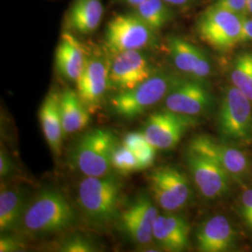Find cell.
I'll return each mask as SVG.
<instances>
[{
  "instance_id": "cell-1",
  "label": "cell",
  "mask_w": 252,
  "mask_h": 252,
  "mask_svg": "<svg viewBox=\"0 0 252 252\" xmlns=\"http://www.w3.org/2000/svg\"><path fill=\"white\" fill-rule=\"evenodd\" d=\"M76 213L63 192L55 189L41 190L25 210V230L32 234H51L67 230L74 224Z\"/></svg>"
},
{
  "instance_id": "cell-2",
  "label": "cell",
  "mask_w": 252,
  "mask_h": 252,
  "mask_svg": "<svg viewBox=\"0 0 252 252\" xmlns=\"http://www.w3.org/2000/svg\"><path fill=\"white\" fill-rule=\"evenodd\" d=\"M122 184L112 176L85 177L78 189L81 210L92 223L105 225L119 218Z\"/></svg>"
},
{
  "instance_id": "cell-3",
  "label": "cell",
  "mask_w": 252,
  "mask_h": 252,
  "mask_svg": "<svg viewBox=\"0 0 252 252\" xmlns=\"http://www.w3.org/2000/svg\"><path fill=\"white\" fill-rule=\"evenodd\" d=\"M117 140L107 129L85 133L75 143L71 153L74 166L87 177H103L112 169V153Z\"/></svg>"
},
{
  "instance_id": "cell-4",
  "label": "cell",
  "mask_w": 252,
  "mask_h": 252,
  "mask_svg": "<svg viewBox=\"0 0 252 252\" xmlns=\"http://www.w3.org/2000/svg\"><path fill=\"white\" fill-rule=\"evenodd\" d=\"M237 87L226 88L219 111V130L226 143L233 146L252 144V108Z\"/></svg>"
},
{
  "instance_id": "cell-5",
  "label": "cell",
  "mask_w": 252,
  "mask_h": 252,
  "mask_svg": "<svg viewBox=\"0 0 252 252\" xmlns=\"http://www.w3.org/2000/svg\"><path fill=\"white\" fill-rule=\"evenodd\" d=\"M179 81L167 75H154L131 90L119 92L110 98V108L117 116L131 120L166 97Z\"/></svg>"
},
{
  "instance_id": "cell-6",
  "label": "cell",
  "mask_w": 252,
  "mask_h": 252,
  "mask_svg": "<svg viewBox=\"0 0 252 252\" xmlns=\"http://www.w3.org/2000/svg\"><path fill=\"white\" fill-rule=\"evenodd\" d=\"M197 33L212 48L221 52L229 51L240 43L241 16L211 6L200 16Z\"/></svg>"
},
{
  "instance_id": "cell-7",
  "label": "cell",
  "mask_w": 252,
  "mask_h": 252,
  "mask_svg": "<svg viewBox=\"0 0 252 252\" xmlns=\"http://www.w3.org/2000/svg\"><path fill=\"white\" fill-rule=\"evenodd\" d=\"M155 202L163 210L173 212L185 207L190 197L189 180L176 167L160 166L148 177Z\"/></svg>"
},
{
  "instance_id": "cell-8",
  "label": "cell",
  "mask_w": 252,
  "mask_h": 252,
  "mask_svg": "<svg viewBox=\"0 0 252 252\" xmlns=\"http://www.w3.org/2000/svg\"><path fill=\"white\" fill-rule=\"evenodd\" d=\"M153 31L137 14H121L108 23L106 44L114 54L140 51L152 41Z\"/></svg>"
},
{
  "instance_id": "cell-9",
  "label": "cell",
  "mask_w": 252,
  "mask_h": 252,
  "mask_svg": "<svg viewBox=\"0 0 252 252\" xmlns=\"http://www.w3.org/2000/svg\"><path fill=\"white\" fill-rule=\"evenodd\" d=\"M186 160L194 183L204 197L220 198L229 191L232 178L214 158L188 148Z\"/></svg>"
},
{
  "instance_id": "cell-10",
  "label": "cell",
  "mask_w": 252,
  "mask_h": 252,
  "mask_svg": "<svg viewBox=\"0 0 252 252\" xmlns=\"http://www.w3.org/2000/svg\"><path fill=\"white\" fill-rule=\"evenodd\" d=\"M195 124L194 117L165 108L149 116L142 133L157 150H171L180 143L182 136Z\"/></svg>"
},
{
  "instance_id": "cell-11",
  "label": "cell",
  "mask_w": 252,
  "mask_h": 252,
  "mask_svg": "<svg viewBox=\"0 0 252 252\" xmlns=\"http://www.w3.org/2000/svg\"><path fill=\"white\" fill-rule=\"evenodd\" d=\"M158 210L147 194H140L119 215V226L126 236L138 246L153 242V224Z\"/></svg>"
},
{
  "instance_id": "cell-12",
  "label": "cell",
  "mask_w": 252,
  "mask_h": 252,
  "mask_svg": "<svg viewBox=\"0 0 252 252\" xmlns=\"http://www.w3.org/2000/svg\"><path fill=\"white\" fill-rule=\"evenodd\" d=\"M189 148L214 158L225 169L232 180L243 184L251 165L245 153L233 145L220 143L206 135H197L189 142Z\"/></svg>"
},
{
  "instance_id": "cell-13",
  "label": "cell",
  "mask_w": 252,
  "mask_h": 252,
  "mask_svg": "<svg viewBox=\"0 0 252 252\" xmlns=\"http://www.w3.org/2000/svg\"><path fill=\"white\" fill-rule=\"evenodd\" d=\"M152 76L150 62L140 51L116 54L109 64V84L119 92L131 90Z\"/></svg>"
},
{
  "instance_id": "cell-14",
  "label": "cell",
  "mask_w": 252,
  "mask_h": 252,
  "mask_svg": "<svg viewBox=\"0 0 252 252\" xmlns=\"http://www.w3.org/2000/svg\"><path fill=\"white\" fill-rule=\"evenodd\" d=\"M164 105L176 113L194 117L211 107L212 97L202 81L179 80L164 98Z\"/></svg>"
},
{
  "instance_id": "cell-15",
  "label": "cell",
  "mask_w": 252,
  "mask_h": 252,
  "mask_svg": "<svg viewBox=\"0 0 252 252\" xmlns=\"http://www.w3.org/2000/svg\"><path fill=\"white\" fill-rule=\"evenodd\" d=\"M77 82V93L86 108L94 112L98 108L109 83V64L101 57L86 60Z\"/></svg>"
},
{
  "instance_id": "cell-16",
  "label": "cell",
  "mask_w": 252,
  "mask_h": 252,
  "mask_svg": "<svg viewBox=\"0 0 252 252\" xmlns=\"http://www.w3.org/2000/svg\"><path fill=\"white\" fill-rule=\"evenodd\" d=\"M153 240L167 252H182L189 245L188 221L177 214L158 215L153 224Z\"/></svg>"
},
{
  "instance_id": "cell-17",
  "label": "cell",
  "mask_w": 252,
  "mask_h": 252,
  "mask_svg": "<svg viewBox=\"0 0 252 252\" xmlns=\"http://www.w3.org/2000/svg\"><path fill=\"white\" fill-rule=\"evenodd\" d=\"M235 240V232L230 220L222 215L211 217L200 226L196 243L202 252H229Z\"/></svg>"
},
{
  "instance_id": "cell-18",
  "label": "cell",
  "mask_w": 252,
  "mask_h": 252,
  "mask_svg": "<svg viewBox=\"0 0 252 252\" xmlns=\"http://www.w3.org/2000/svg\"><path fill=\"white\" fill-rule=\"evenodd\" d=\"M39 121L46 141L55 156L60 155L64 135L61 112L60 94L50 92L43 100L39 109Z\"/></svg>"
},
{
  "instance_id": "cell-19",
  "label": "cell",
  "mask_w": 252,
  "mask_h": 252,
  "mask_svg": "<svg viewBox=\"0 0 252 252\" xmlns=\"http://www.w3.org/2000/svg\"><path fill=\"white\" fill-rule=\"evenodd\" d=\"M86 58L81 42L69 32H64L55 53L58 72L69 81H77L83 70Z\"/></svg>"
},
{
  "instance_id": "cell-20",
  "label": "cell",
  "mask_w": 252,
  "mask_h": 252,
  "mask_svg": "<svg viewBox=\"0 0 252 252\" xmlns=\"http://www.w3.org/2000/svg\"><path fill=\"white\" fill-rule=\"evenodd\" d=\"M60 112L64 135L77 133L90 124V110L82 103L78 93L71 89L60 94Z\"/></svg>"
},
{
  "instance_id": "cell-21",
  "label": "cell",
  "mask_w": 252,
  "mask_h": 252,
  "mask_svg": "<svg viewBox=\"0 0 252 252\" xmlns=\"http://www.w3.org/2000/svg\"><path fill=\"white\" fill-rule=\"evenodd\" d=\"M101 0H75L68 14L69 26L80 34L94 32L103 17Z\"/></svg>"
},
{
  "instance_id": "cell-22",
  "label": "cell",
  "mask_w": 252,
  "mask_h": 252,
  "mask_svg": "<svg viewBox=\"0 0 252 252\" xmlns=\"http://www.w3.org/2000/svg\"><path fill=\"white\" fill-rule=\"evenodd\" d=\"M25 213V198L19 189L1 188L0 231L9 232L17 225Z\"/></svg>"
},
{
  "instance_id": "cell-23",
  "label": "cell",
  "mask_w": 252,
  "mask_h": 252,
  "mask_svg": "<svg viewBox=\"0 0 252 252\" xmlns=\"http://www.w3.org/2000/svg\"><path fill=\"white\" fill-rule=\"evenodd\" d=\"M169 50L176 67L188 74L192 71L202 53V50L196 46L178 36H173L169 39Z\"/></svg>"
},
{
  "instance_id": "cell-24",
  "label": "cell",
  "mask_w": 252,
  "mask_h": 252,
  "mask_svg": "<svg viewBox=\"0 0 252 252\" xmlns=\"http://www.w3.org/2000/svg\"><path fill=\"white\" fill-rule=\"evenodd\" d=\"M163 0H145L136 9V14L153 30H159L168 24L173 12Z\"/></svg>"
},
{
  "instance_id": "cell-25",
  "label": "cell",
  "mask_w": 252,
  "mask_h": 252,
  "mask_svg": "<svg viewBox=\"0 0 252 252\" xmlns=\"http://www.w3.org/2000/svg\"><path fill=\"white\" fill-rule=\"evenodd\" d=\"M123 144L135 154L141 170L153 165L157 149L151 144L142 132H131L127 134L124 138Z\"/></svg>"
},
{
  "instance_id": "cell-26",
  "label": "cell",
  "mask_w": 252,
  "mask_h": 252,
  "mask_svg": "<svg viewBox=\"0 0 252 252\" xmlns=\"http://www.w3.org/2000/svg\"><path fill=\"white\" fill-rule=\"evenodd\" d=\"M231 79L234 86L252 102V53H244L235 58Z\"/></svg>"
},
{
  "instance_id": "cell-27",
  "label": "cell",
  "mask_w": 252,
  "mask_h": 252,
  "mask_svg": "<svg viewBox=\"0 0 252 252\" xmlns=\"http://www.w3.org/2000/svg\"><path fill=\"white\" fill-rule=\"evenodd\" d=\"M111 163L112 168L123 175H127L141 170L140 164L137 161L135 154L124 144L117 143L115 146L112 153Z\"/></svg>"
},
{
  "instance_id": "cell-28",
  "label": "cell",
  "mask_w": 252,
  "mask_h": 252,
  "mask_svg": "<svg viewBox=\"0 0 252 252\" xmlns=\"http://www.w3.org/2000/svg\"><path fill=\"white\" fill-rule=\"evenodd\" d=\"M59 251L63 252H95V247L86 237L82 235H73L63 241Z\"/></svg>"
},
{
  "instance_id": "cell-29",
  "label": "cell",
  "mask_w": 252,
  "mask_h": 252,
  "mask_svg": "<svg viewBox=\"0 0 252 252\" xmlns=\"http://www.w3.org/2000/svg\"><path fill=\"white\" fill-rule=\"evenodd\" d=\"M212 6L225 9L239 16L249 14L246 0H216Z\"/></svg>"
},
{
  "instance_id": "cell-30",
  "label": "cell",
  "mask_w": 252,
  "mask_h": 252,
  "mask_svg": "<svg viewBox=\"0 0 252 252\" xmlns=\"http://www.w3.org/2000/svg\"><path fill=\"white\" fill-rule=\"evenodd\" d=\"M210 72H211L210 60H209L207 54L202 51L197 62L195 63L192 71L190 72V75L193 80L203 81L207 79Z\"/></svg>"
},
{
  "instance_id": "cell-31",
  "label": "cell",
  "mask_w": 252,
  "mask_h": 252,
  "mask_svg": "<svg viewBox=\"0 0 252 252\" xmlns=\"http://www.w3.org/2000/svg\"><path fill=\"white\" fill-rule=\"evenodd\" d=\"M240 213L246 224L252 228V189L244 191L240 201Z\"/></svg>"
},
{
  "instance_id": "cell-32",
  "label": "cell",
  "mask_w": 252,
  "mask_h": 252,
  "mask_svg": "<svg viewBox=\"0 0 252 252\" xmlns=\"http://www.w3.org/2000/svg\"><path fill=\"white\" fill-rule=\"evenodd\" d=\"M22 249H24V245L15 237L4 235L0 239V252H19Z\"/></svg>"
},
{
  "instance_id": "cell-33",
  "label": "cell",
  "mask_w": 252,
  "mask_h": 252,
  "mask_svg": "<svg viewBox=\"0 0 252 252\" xmlns=\"http://www.w3.org/2000/svg\"><path fill=\"white\" fill-rule=\"evenodd\" d=\"M252 41V18L248 15L241 16V34L240 43Z\"/></svg>"
},
{
  "instance_id": "cell-34",
  "label": "cell",
  "mask_w": 252,
  "mask_h": 252,
  "mask_svg": "<svg viewBox=\"0 0 252 252\" xmlns=\"http://www.w3.org/2000/svg\"><path fill=\"white\" fill-rule=\"evenodd\" d=\"M13 171V164L6 152L1 149L0 152V177L6 178Z\"/></svg>"
},
{
  "instance_id": "cell-35",
  "label": "cell",
  "mask_w": 252,
  "mask_h": 252,
  "mask_svg": "<svg viewBox=\"0 0 252 252\" xmlns=\"http://www.w3.org/2000/svg\"><path fill=\"white\" fill-rule=\"evenodd\" d=\"M163 1L173 6H183L189 3L191 0H163Z\"/></svg>"
},
{
  "instance_id": "cell-36",
  "label": "cell",
  "mask_w": 252,
  "mask_h": 252,
  "mask_svg": "<svg viewBox=\"0 0 252 252\" xmlns=\"http://www.w3.org/2000/svg\"><path fill=\"white\" fill-rule=\"evenodd\" d=\"M126 3H128L129 5L133 6L136 8L138 5H140L142 2H144L145 0H124Z\"/></svg>"
},
{
  "instance_id": "cell-37",
  "label": "cell",
  "mask_w": 252,
  "mask_h": 252,
  "mask_svg": "<svg viewBox=\"0 0 252 252\" xmlns=\"http://www.w3.org/2000/svg\"><path fill=\"white\" fill-rule=\"evenodd\" d=\"M247 3V9L250 14H252V0H246Z\"/></svg>"
},
{
  "instance_id": "cell-38",
  "label": "cell",
  "mask_w": 252,
  "mask_h": 252,
  "mask_svg": "<svg viewBox=\"0 0 252 252\" xmlns=\"http://www.w3.org/2000/svg\"></svg>"
}]
</instances>
